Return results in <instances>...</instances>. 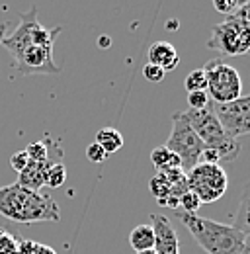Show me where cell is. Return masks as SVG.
I'll return each instance as SVG.
<instances>
[{
  "label": "cell",
  "instance_id": "cell-2",
  "mask_svg": "<svg viewBox=\"0 0 250 254\" xmlns=\"http://www.w3.org/2000/svg\"><path fill=\"white\" fill-rule=\"evenodd\" d=\"M178 219L207 254H239L247 235L233 225L217 223L199 215L178 213Z\"/></svg>",
  "mask_w": 250,
  "mask_h": 254
},
{
  "label": "cell",
  "instance_id": "cell-32",
  "mask_svg": "<svg viewBox=\"0 0 250 254\" xmlns=\"http://www.w3.org/2000/svg\"><path fill=\"white\" fill-rule=\"evenodd\" d=\"M239 254H250V235H247L245 245H243V249H241V253Z\"/></svg>",
  "mask_w": 250,
  "mask_h": 254
},
{
  "label": "cell",
  "instance_id": "cell-15",
  "mask_svg": "<svg viewBox=\"0 0 250 254\" xmlns=\"http://www.w3.org/2000/svg\"><path fill=\"white\" fill-rule=\"evenodd\" d=\"M94 143H98L106 151V155L110 157V155L118 153L124 147V135L114 127H104V129H100L96 133V141Z\"/></svg>",
  "mask_w": 250,
  "mask_h": 254
},
{
  "label": "cell",
  "instance_id": "cell-1",
  "mask_svg": "<svg viewBox=\"0 0 250 254\" xmlns=\"http://www.w3.org/2000/svg\"><path fill=\"white\" fill-rule=\"evenodd\" d=\"M0 215L16 223L59 221L61 209L57 201L41 191L28 190L18 182L0 188Z\"/></svg>",
  "mask_w": 250,
  "mask_h": 254
},
{
  "label": "cell",
  "instance_id": "cell-3",
  "mask_svg": "<svg viewBox=\"0 0 250 254\" xmlns=\"http://www.w3.org/2000/svg\"><path fill=\"white\" fill-rule=\"evenodd\" d=\"M184 116H186L188 124L191 126V129L195 131V135L205 145V149H215L217 151L221 162H231V160L239 157V153H241L239 141L231 139L223 131V127H221L213 110H211V104L207 108H201V110H189L188 108Z\"/></svg>",
  "mask_w": 250,
  "mask_h": 254
},
{
  "label": "cell",
  "instance_id": "cell-9",
  "mask_svg": "<svg viewBox=\"0 0 250 254\" xmlns=\"http://www.w3.org/2000/svg\"><path fill=\"white\" fill-rule=\"evenodd\" d=\"M211 110L231 139L250 137V96H241L227 104H211Z\"/></svg>",
  "mask_w": 250,
  "mask_h": 254
},
{
  "label": "cell",
  "instance_id": "cell-23",
  "mask_svg": "<svg viewBox=\"0 0 250 254\" xmlns=\"http://www.w3.org/2000/svg\"><path fill=\"white\" fill-rule=\"evenodd\" d=\"M26 153H28V159L33 160V162H45V160H49V151H47V145L43 141H35V143L28 145Z\"/></svg>",
  "mask_w": 250,
  "mask_h": 254
},
{
  "label": "cell",
  "instance_id": "cell-19",
  "mask_svg": "<svg viewBox=\"0 0 250 254\" xmlns=\"http://www.w3.org/2000/svg\"><path fill=\"white\" fill-rule=\"evenodd\" d=\"M66 180V168L62 162H51V166L45 172V186L49 188H61Z\"/></svg>",
  "mask_w": 250,
  "mask_h": 254
},
{
  "label": "cell",
  "instance_id": "cell-20",
  "mask_svg": "<svg viewBox=\"0 0 250 254\" xmlns=\"http://www.w3.org/2000/svg\"><path fill=\"white\" fill-rule=\"evenodd\" d=\"M199 207H201V199H199L191 190H186L180 195V199H178V213L195 215Z\"/></svg>",
  "mask_w": 250,
  "mask_h": 254
},
{
  "label": "cell",
  "instance_id": "cell-17",
  "mask_svg": "<svg viewBox=\"0 0 250 254\" xmlns=\"http://www.w3.org/2000/svg\"><path fill=\"white\" fill-rule=\"evenodd\" d=\"M151 162H153V166L156 168V172H164V170H170V168H182L180 166V159L172 151H168L164 145L153 149Z\"/></svg>",
  "mask_w": 250,
  "mask_h": 254
},
{
  "label": "cell",
  "instance_id": "cell-34",
  "mask_svg": "<svg viewBox=\"0 0 250 254\" xmlns=\"http://www.w3.org/2000/svg\"><path fill=\"white\" fill-rule=\"evenodd\" d=\"M176 26H178V22H176V20H170V22H166V28H168V30H178Z\"/></svg>",
  "mask_w": 250,
  "mask_h": 254
},
{
  "label": "cell",
  "instance_id": "cell-7",
  "mask_svg": "<svg viewBox=\"0 0 250 254\" xmlns=\"http://www.w3.org/2000/svg\"><path fill=\"white\" fill-rule=\"evenodd\" d=\"M207 78V94L213 104H227L243 96V80L235 66L223 59H213L203 66Z\"/></svg>",
  "mask_w": 250,
  "mask_h": 254
},
{
  "label": "cell",
  "instance_id": "cell-22",
  "mask_svg": "<svg viewBox=\"0 0 250 254\" xmlns=\"http://www.w3.org/2000/svg\"><path fill=\"white\" fill-rule=\"evenodd\" d=\"M18 249H20V254H57L47 245H41V243H35V241H26V239H20Z\"/></svg>",
  "mask_w": 250,
  "mask_h": 254
},
{
  "label": "cell",
  "instance_id": "cell-5",
  "mask_svg": "<svg viewBox=\"0 0 250 254\" xmlns=\"http://www.w3.org/2000/svg\"><path fill=\"white\" fill-rule=\"evenodd\" d=\"M61 32L62 28L49 30V28L41 26L37 22V8L31 6L30 12L22 14V20H20V26L16 28V32L10 37H4L0 45L10 55H16L22 49H26L28 45H55V39Z\"/></svg>",
  "mask_w": 250,
  "mask_h": 254
},
{
  "label": "cell",
  "instance_id": "cell-26",
  "mask_svg": "<svg viewBox=\"0 0 250 254\" xmlns=\"http://www.w3.org/2000/svg\"><path fill=\"white\" fill-rule=\"evenodd\" d=\"M86 159L94 162V164H100V162H104V160L108 159V155H106V151L98 143H92V145L86 147Z\"/></svg>",
  "mask_w": 250,
  "mask_h": 254
},
{
  "label": "cell",
  "instance_id": "cell-29",
  "mask_svg": "<svg viewBox=\"0 0 250 254\" xmlns=\"http://www.w3.org/2000/svg\"><path fill=\"white\" fill-rule=\"evenodd\" d=\"M28 162H30V159H28V153H26V151H18V153H14V155L10 157V166H12L18 174L26 168Z\"/></svg>",
  "mask_w": 250,
  "mask_h": 254
},
{
  "label": "cell",
  "instance_id": "cell-13",
  "mask_svg": "<svg viewBox=\"0 0 250 254\" xmlns=\"http://www.w3.org/2000/svg\"><path fill=\"white\" fill-rule=\"evenodd\" d=\"M49 166H51V160H45V162L30 160L26 164V168L18 174V184L28 188V190L41 191V188L45 186V172H47Z\"/></svg>",
  "mask_w": 250,
  "mask_h": 254
},
{
  "label": "cell",
  "instance_id": "cell-28",
  "mask_svg": "<svg viewBox=\"0 0 250 254\" xmlns=\"http://www.w3.org/2000/svg\"><path fill=\"white\" fill-rule=\"evenodd\" d=\"M143 74H145V78L149 80V82H160L162 78H164V70L162 68H158V66H155V64L147 63L145 66H143Z\"/></svg>",
  "mask_w": 250,
  "mask_h": 254
},
{
  "label": "cell",
  "instance_id": "cell-30",
  "mask_svg": "<svg viewBox=\"0 0 250 254\" xmlns=\"http://www.w3.org/2000/svg\"><path fill=\"white\" fill-rule=\"evenodd\" d=\"M235 16H239V18H243V20L250 22V2H247L245 6H241V8L235 12Z\"/></svg>",
  "mask_w": 250,
  "mask_h": 254
},
{
  "label": "cell",
  "instance_id": "cell-12",
  "mask_svg": "<svg viewBox=\"0 0 250 254\" xmlns=\"http://www.w3.org/2000/svg\"><path fill=\"white\" fill-rule=\"evenodd\" d=\"M149 63L162 68L164 72L174 70L180 64V55L176 51V47L168 41H155L149 47Z\"/></svg>",
  "mask_w": 250,
  "mask_h": 254
},
{
  "label": "cell",
  "instance_id": "cell-16",
  "mask_svg": "<svg viewBox=\"0 0 250 254\" xmlns=\"http://www.w3.org/2000/svg\"><path fill=\"white\" fill-rule=\"evenodd\" d=\"M233 227H237L245 235H250V182L241 193V201H239V209H237Z\"/></svg>",
  "mask_w": 250,
  "mask_h": 254
},
{
  "label": "cell",
  "instance_id": "cell-21",
  "mask_svg": "<svg viewBox=\"0 0 250 254\" xmlns=\"http://www.w3.org/2000/svg\"><path fill=\"white\" fill-rule=\"evenodd\" d=\"M188 92H199V90H207V78H205V70L203 68H195L191 70L184 80Z\"/></svg>",
  "mask_w": 250,
  "mask_h": 254
},
{
  "label": "cell",
  "instance_id": "cell-35",
  "mask_svg": "<svg viewBox=\"0 0 250 254\" xmlns=\"http://www.w3.org/2000/svg\"><path fill=\"white\" fill-rule=\"evenodd\" d=\"M247 2H250V0H239V8H241V6H245Z\"/></svg>",
  "mask_w": 250,
  "mask_h": 254
},
{
  "label": "cell",
  "instance_id": "cell-33",
  "mask_svg": "<svg viewBox=\"0 0 250 254\" xmlns=\"http://www.w3.org/2000/svg\"><path fill=\"white\" fill-rule=\"evenodd\" d=\"M110 45H112V39H110V37H106V35H102V37H100V47H102V49H106V47H110Z\"/></svg>",
  "mask_w": 250,
  "mask_h": 254
},
{
  "label": "cell",
  "instance_id": "cell-4",
  "mask_svg": "<svg viewBox=\"0 0 250 254\" xmlns=\"http://www.w3.org/2000/svg\"><path fill=\"white\" fill-rule=\"evenodd\" d=\"M207 49L219 51L229 57H239L250 53V22L231 14L225 22L213 26Z\"/></svg>",
  "mask_w": 250,
  "mask_h": 254
},
{
  "label": "cell",
  "instance_id": "cell-18",
  "mask_svg": "<svg viewBox=\"0 0 250 254\" xmlns=\"http://www.w3.org/2000/svg\"><path fill=\"white\" fill-rule=\"evenodd\" d=\"M149 190H151V193L155 195V199L160 203V205H164L170 197H176L174 191H172L170 182L166 180V176H164L162 172H156L155 178H151V182H149ZM176 199H178V197H176Z\"/></svg>",
  "mask_w": 250,
  "mask_h": 254
},
{
  "label": "cell",
  "instance_id": "cell-25",
  "mask_svg": "<svg viewBox=\"0 0 250 254\" xmlns=\"http://www.w3.org/2000/svg\"><path fill=\"white\" fill-rule=\"evenodd\" d=\"M188 106L189 110H201L209 106V94L207 90H199V92H188Z\"/></svg>",
  "mask_w": 250,
  "mask_h": 254
},
{
  "label": "cell",
  "instance_id": "cell-14",
  "mask_svg": "<svg viewBox=\"0 0 250 254\" xmlns=\"http://www.w3.org/2000/svg\"><path fill=\"white\" fill-rule=\"evenodd\" d=\"M129 243H131L135 253L153 251L155 249V231H153V227L151 225H137L129 235Z\"/></svg>",
  "mask_w": 250,
  "mask_h": 254
},
{
  "label": "cell",
  "instance_id": "cell-6",
  "mask_svg": "<svg viewBox=\"0 0 250 254\" xmlns=\"http://www.w3.org/2000/svg\"><path fill=\"white\" fill-rule=\"evenodd\" d=\"M164 147L180 159V166L184 172H189L195 164H199L201 153L205 149L201 139L195 135V131L188 124L184 112L172 116V131H170V137L166 139Z\"/></svg>",
  "mask_w": 250,
  "mask_h": 254
},
{
  "label": "cell",
  "instance_id": "cell-27",
  "mask_svg": "<svg viewBox=\"0 0 250 254\" xmlns=\"http://www.w3.org/2000/svg\"><path fill=\"white\" fill-rule=\"evenodd\" d=\"M213 6L217 12L225 14V16H231L239 10V0H213Z\"/></svg>",
  "mask_w": 250,
  "mask_h": 254
},
{
  "label": "cell",
  "instance_id": "cell-24",
  "mask_svg": "<svg viewBox=\"0 0 250 254\" xmlns=\"http://www.w3.org/2000/svg\"><path fill=\"white\" fill-rule=\"evenodd\" d=\"M18 247H20V239L6 233L4 229H0V254L18 253Z\"/></svg>",
  "mask_w": 250,
  "mask_h": 254
},
{
  "label": "cell",
  "instance_id": "cell-8",
  "mask_svg": "<svg viewBox=\"0 0 250 254\" xmlns=\"http://www.w3.org/2000/svg\"><path fill=\"white\" fill-rule=\"evenodd\" d=\"M188 190H191L201 203H213L225 195L229 188L227 172L221 168V164H195L189 172H186Z\"/></svg>",
  "mask_w": 250,
  "mask_h": 254
},
{
  "label": "cell",
  "instance_id": "cell-36",
  "mask_svg": "<svg viewBox=\"0 0 250 254\" xmlns=\"http://www.w3.org/2000/svg\"><path fill=\"white\" fill-rule=\"evenodd\" d=\"M135 254H156L155 251H145V253H135Z\"/></svg>",
  "mask_w": 250,
  "mask_h": 254
},
{
  "label": "cell",
  "instance_id": "cell-10",
  "mask_svg": "<svg viewBox=\"0 0 250 254\" xmlns=\"http://www.w3.org/2000/svg\"><path fill=\"white\" fill-rule=\"evenodd\" d=\"M55 45H28L20 53L12 55L14 66L20 74H59L61 66L53 61Z\"/></svg>",
  "mask_w": 250,
  "mask_h": 254
},
{
  "label": "cell",
  "instance_id": "cell-11",
  "mask_svg": "<svg viewBox=\"0 0 250 254\" xmlns=\"http://www.w3.org/2000/svg\"><path fill=\"white\" fill-rule=\"evenodd\" d=\"M151 227L155 231V251L156 254H180L178 235L172 229V223L164 215H151Z\"/></svg>",
  "mask_w": 250,
  "mask_h": 254
},
{
  "label": "cell",
  "instance_id": "cell-31",
  "mask_svg": "<svg viewBox=\"0 0 250 254\" xmlns=\"http://www.w3.org/2000/svg\"><path fill=\"white\" fill-rule=\"evenodd\" d=\"M8 28H10V22H8V20L0 22V43H2V39L6 37V32H8Z\"/></svg>",
  "mask_w": 250,
  "mask_h": 254
}]
</instances>
